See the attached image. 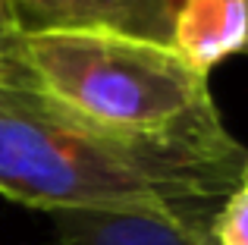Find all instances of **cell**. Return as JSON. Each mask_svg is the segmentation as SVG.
Masks as SVG:
<instances>
[{
    "label": "cell",
    "mask_w": 248,
    "mask_h": 245,
    "mask_svg": "<svg viewBox=\"0 0 248 245\" xmlns=\"http://www.w3.org/2000/svg\"><path fill=\"white\" fill-rule=\"evenodd\" d=\"M245 183L248 151L239 138L132 141L0 85V195L16 204L47 214L148 211L207 233L220 204Z\"/></svg>",
    "instance_id": "cell-1"
},
{
    "label": "cell",
    "mask_w": 248,
    "mask_h": 245,
    "mask_svg": "<svg viewBox=\"0 0 248 245\" xmlns=\"http://www.w3.org/2000/svg\"><path fill=\"white\" fill-rule=\"evenodd\" d=\"M0 85L132 141L236 138L207 76L160 41L101 29H10L0 35Z\"/></svg>",
    "instance_id": "cell-2"
},
{
    "label": "cell",
    "mask_w": 248,
    "mask_h": 245,
    "mask_svg": "<svg viewBox=\"0 0 248 245\" xmlns=\"http://www.w3.org/2000/svg\"><path fill=\"white\" fill-rule=\"evenodd\" d=\"M10 29H101L170 44L176 0H0Z\"/></svg>",
    "instance_id": "cell-3"
},
{
    "label": "cell",
    "mask_w": 248,
    "mask_h": 245,
    "mask_svg": "<svg viewBox=\"0 0 248 245\" xmlns=\"http://www.w3.org/2000/svg\"><path fill=\"white\" fill-rule=\"evenodd\" d=\"M57 245H214L211 236L148 211L66 208L50 211Z\"/></svg>",
    "instance_id": "cell-4"
},
{
    "label": "cell",
    "mask_w": 248,
    "mask_h": 245,
    "mask_svg": "<svg viewBox=\"0 0 248 245\" xmlns=\"http://www.w3.org/2000/svg\"><path fill=\"white\" fill-rule=\"evenodd\" d=\"M170 44L198 73L245 50V0H176Z\"/></svg>",
    "instance_id": "cell-5"
},
{
    "label": "cell",
    "mask_w": 248,
    "mask_h": 245,
    "mask_svg": "<svg viewBox=\"0 0 248 245\" xmlns=\"http://www.w3.org/2000/svg\"><path fill=\"white\" fill-rule=\"evenodd\" d=\"M207 233L214 245H248V183L220 204Z\"/></svg>",
    "instance_id": "cell-6"
},
{
    "label": "cell",
    "mask_w": 248,
    "mask_h": 245,
    "mask_svg": "<svg viewBox=\"0 0 248 245\" xmlns=\"http://www.w3.org/2000/svg\"><path fill=\"white\" fill-rule=\"evenodd\" d=\"M6 31V16H3V3H0V35Z\"/></svg>",
    "instance_id": "cell-7"
}]
</instances>
